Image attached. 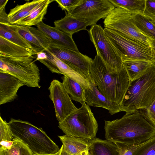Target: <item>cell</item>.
Instances as JSON below:
<instances>
[{
    "mask_svg": "<svg viewBox=\"0 0 155 155\" xmlns=\"http://www.w3.org/2000/svg\"><path fill=\"white\" fill-rule=\"evenodd\" d=\"M105 137L114 143L138 146L155 137V127L141 111L126 113L122 117L105 120Z\"/></svg>",
    "mask_w": 155,
    "mask_h": 155,
    "instance_id": "6da1fadb",
    "label": "cell"
},
{
    "mask_svg": "<svg viewBox=\"0 0 155 155\" xmlns=\"http://www.w3.org/2000/svg\"><path fill=\"white\" fill-rule=\"evenodd\" d=\"M89 72L91 81L100 92L109 101L120 106L130 83L124 66L119 72L111 73L97 54L90 66Z\"/></svg>",
    "mask_w": 155,
    "mask_h": 155,
    "instance_id": "7a4b0ae2",
    "label": "cell"
},
{
    "mask_svg": "<svg viewBox=\"0 0 155 155\" xmlns=\"http://www.w3.org/2000/svg\"><path fill=\"white\" fill-rule=\"evenodd\" d=\"M155 101V64L137 80L130 82L120 106L126 113L148 108Z\"/></svg>",
    "mask_w": 155,
    "mask_h": 155,
    "instance_id": "3957f363",
    "label": "cell"
},
{
    "mask_svg": "<svg viewBox=\"0 0 155 155\" xmlns=\"http://www.w3.org/2000/svg\"><path fill=\"white\" fill-rule=\"evenodd\" d=\"M14 137L26 144L34 154L56 153L60 148L41 128L20 119L11 118L8 122Z\"/></svg>",
    "mask_w": 155,
    "mask_h": 155,
    "instance_id": "277c9868",
    "label": "cell"
},
{
    "mask_svg": "<svg viewBox=\"0 0 155 155\" xmlns=\"http://www.w3.org/2000/svg\"><path fill=\"white\" fill-rule=\"evenodd\" d=\"M58 127L69 136L91 140L96 137L98 124L89 106L85 102L63 120Z\"/></svg>",
    "mask_w": 155,
    "mask_h": 155,
    "instance_id": "5b68a950",
    "label": "cell"
},
{
    "mask_svg": "<svg viewBox=\"0 0 155 155\" xmlns=\"http://www.w3.org/2000/svg\"><path fill=\"white\" fill-rule=\"evenodd\" d=\"M33 56L14 57L0 55V71L10 74L26 86L40 88V70Z\"/></svg>",
    "mask_w": 155,
    "mask_h": 155,
    "instance_id": "8992f818",
    "label": "cell"
},
{
    "mask_svg": "<svg viewBox=\"0 0 155 155\" xmlns=\"http://www.w3.org/2000/svg\"><path fill=\"white\" fill-rule=\"evenodd\" d=\"M90 40L109 71L119 72L124 67L121 55L110 41L104 29L99 25L91 26L88 31Z\"/></svg>",
    "mask_w": 155,
    "mask_h": 155,
    "instance_id": "52a82bcc",
    "label": "cell"
},
{
    "mask_svg": "<svg viewBox=\"0 0 155 155\" xmlns=\"http://www.w3.org/2000/svg\"><path fill=\"white\" fill-rule=\"evenodd\" d=\"M135 14L123 8L115 7L104 19V28L150 46V39L142 34L132 21L131 18Z\"/></svg>",
    "mask_w": 155,
    "mask_h": 155,
    "instance_id": "ba28073f",
    "label": "cell"
},
{
    "mask_svg": "<svg viewBox=\"0 0 155 155\" xmlns=\"http://www.w3.org/2000/svg\"><path fill=\"white\" fill-rule=\"evenodd\" d=\"M104 31L108 38L123 58L149 61L153 63L150 46L128 38L120 33L106 28Z\"/></svg>",
    "mask_w": 155,
    "mask_h": 155,
    "instance_id": "9c48e42d",
    "label": "cell"
},
{
    "mask_svg": "<svg viewBox=\"0 0 155 155\" xmlns=\"http://www.w3.org/2000/svg\"><path fill=\"white\" fill-rule=\"evenodd\" d=\"M115 8L109 0H84L81 4L68 13L92 26L96 24L100 19H104Z\"/></svg>",
    "mask_w": 155,
    "mask_h": 155,
    "instance_id": "30bf717a",
    "label": "cell"
},
{
    "mask_svg": "<svg viewBox=\"0 0 155 155\" xmlns=\"http://www.w3.org/2000/svg\"><path fill=\"white\" fill-rule=\"evenodd\" d=\"M46 50L85 76L90 83H93L89 72L90 66L93 61L92 58L82 54L79 51L54 45H51Z\"/></svg>",
    "mask_w": 155,
    "mask_h": 155,
    "instance_id": "8fae6325",
    "label": "cell"
},
{
    "mask_svg": "<svg viewBox=\"0 0 155 155\" xmlns=\"http://www.w3.org/2000/svg\"><path fill=\"white\" fill-rule=\"evenodd\" d=\"M49 98L52 101L55 116L58 122L63 120L78 108L71 101L62 82L57 79L53 80L48 88Z\"/></svg>",
    "mask_w": 155,
    "mask_h": 155,
    "instance_id": "7c38bea8",
    "label": "cell"
},
{
    "mask_svg": "<svg viewBox=\"0 0 155 155\" xmlns=\"http://www.w3.org/2000/svg\"><path fill=\"white\" fill-rule=\"evenodd\" d=\"M11 25L30 45L35 54L46 51L51 45V41L38 28Z\"/></svg>",
    "mask_w": 155,
    "mask_h": 155,
    "instance_id": "4fadbf2b",
    "label": "cell"
},
{
    "mask_svg": "<svg viewBox=\"0 0 155 155\" xmlns=\"http://www.w3.org/2000/svg\"><path fill=\"white\" fill-rule=\"evenodd\" d=\"M49 60L46 66L52 73L62 74L78 82L84 89H91V83L84 76L73 69L47 50L45 51Z\"/></svg>",
    "mask_w": 155,
    "mask_h": 155,
    "instance_id": "5bb4252c",
    "label": "cell"
},
{
    "mask_svg": "<svg viewBox=\"0 0 155 155\" xmlns=\"http://www.w3.org/2000/svg\"><path fill=\"white\" fill-rule=\"evenodd\" d=\"M25 85L24 82L13 75L0 71V105L16 99L18 89Z\"/></svg>",
    "mask_w": 155,
    "mask_h": 155,
    "instance_id": "9a60e30c",
    "label": "cell"
},
{
    "mask_svg": "<svg viewBox=\"0 0 155 155\" xmlns=\"http://www.w3.org/2000/svg\"><path fill=\"white\" fill-rule=\"evenodd\" d=\"M37 26L51 41V45L79 51L73 39L72 35L64 33L43 21L38 24Z\"/></svg>",
    "mask_w": 155,
    "mask_h": 155,
    "instance_id": "2e32d148",
    "label": "cell"
},
{
    "mask_svg": "<svg viewBox=\"0 0 155 155\" xmlns=\"http://www.w3.org/2000/svg\"><path fill=\"white\" fill-rule=\"evenodd\" d=\"M91 88L85 89L84 92L85 102L87 105L105 109L111 115L122 111L120 106L107 99L100 92L94 83H91Z\"/></svg>",
    "mask_w": 155,
    "mask_h": 155,
    "instance_id": "e0dca14e",
    "label": "cell"
},
{
    "mask_svg": "<svg viewBox=\"0 0 155 155\" xmlns=\"http://www.w3.org/2000/svg\"><path fill=\"white\" fill-rule=\"evenodd\" d=\"M64 150L70 155H88L89 140L65 134L58 136Z\"/></svg>",
    "mask_w": 155,
    "mask_h": 155,
    "instance_id": "ac0fdd59",
    "label": "cell"
},
{
    "mask_svg": "<svg viewBox=\"0 0 155 155\" xmlns=\"http://www.w3.org/2000/svg\"><path fill=\"white\" fill-rule=\"evenodd\" d=\"M55 27L67 34L72 35L80 31L86 30L89 26L86 21L75 18L65 11V15L63 18L54 22Z\"/></svg>",
    "mask_w": 155,
    "mask_h": 155,
    "instance_id": "d6986e66",
    "label": "cell"
},
{
    "mask_svg": "<svg viewBox=\"0 0 155 155\" xmlns=\"http://www.w3.org/2000/svg\"><path fill=\"white\" fill-rule=\"evenodd\" d=\"M122 60L130 82L143 76L153 64L151 61L144 60L123 58Z\"/></svg>",
    "mask_w": 155,
    "mask_h": 155,
    "instance_id": "ffe728a7",
    "label": "cell"
},
{
    "mask_svg": "<svg viewBox=\"0 0 155 155\" xmlns=\"http://www.w3.org/2000/svg\"><path fill=\"white\" fill-rule=\"evenodd\" d=\"M89 155H119V149L114 142L96 137L89 140Z\"/></svg>",
    "mask_w": 155,
    "mask_h": 155,
    "instance_id": "44dd1931",
    "label": "cell"
},
{
    "mask_svg": "<svg viewBox=\"0 0 155 155\" xmlns=\"http://www.w3.org/2000/svg\"><path fill=\"white\" fill-rule=\"evenodd\" d=\"M35 54L30 49L21 46L0 36V55L20 57L33 56Z\"/></svg>",
    "mask_w": 155,
    "mask_h": 155,
    "instance_id": "7402d4cb",
    "label": "cell"
},
{
    "mask_svg": "<svg viewBox=\"0 0 155 155\" xmlns=\"http://www.w3.org/2000/svg\"><path fill=\"white\" fill-rule=\"evenodd\" d=\"M53 0H42L39 5L29 14L19 20L15 25L26 26L37 25L42 21L48 7Z\"/></svg>",
    "mask_w": 155,
    "mask_h": 155,
    "instance_id": "603a6c76",
    "label": "cell"
},
{
    "mask_svg": "<svg viewBox=\"0 0 155 155\" xmlns=\"http://www.w3.org/2000/svg\"><path fill=\"white\" fill-rule=\"evenodd\" d=\"M42 0H34L21 5H18L11 9L8 14V21L15 25L19 20L25 17L37 7Z\"/></svg>",
    "mask_w": 155,
    "mask_h": 155,
    "instance_id": "cb8c5ba5",
    "label": "cell"
},
{
    "mask_svg": "<svg viewBox=\"0 0 155 155\" xmlns=\"http://www.w3.org/2000/svg\"><path fill=\"white\" fill-rule=\"evenodd\" d=\"M62 83L71 100L81 104L85 102L84 89L78 82L64 75L61 77Z\"/></svg>",
    "mask_w": 155,
    "mask_h": 155,
    "instance_id": "d4e9b609",
    "label": "cell"
},
{
    "mask_svg": "<svg viewBox=\"0 0 155 155\" xmlns=\"http://www.w3.org/2000/svg\"><path fill=\"white\" fill-rule=\"evenodd\" d=\"M0 36L18 45L32 50L30 45L9 23H0Z\"/></svg>",
    "mask_w": 155,
    "mask_h": 155,
    "instance_id": "484cf974",
    "label": "cell"
},
{
    "mask_svg": "<svg viewBox=\"0 0 155 155\" xmlns=\"http://www.w3.org/2000/svg\"><path fill=\"white\" fill-rule=\"evenodd\" d=\"M138 29L147 38L155 40V25L143 15L135 14L131 18Z\"/></svg>",
    "mask_w": 155,
    "mask_h": 155,
    "instance_id": "4316f807",
    "label": "cell"
},
{
    "mask_svg": "<svg viewBox=\"0 0 155 155\" xmlns=\"http://www.w3.org/2000/svg\"><path fill=\"white\" fill-rule=\"evenodd\" d=\"M115 7L123 8L135 14L143 15L146 0H109Z\"/></svg>",
    "mask_w": 155,
    "mask_h": 155,
    "instance_id": "83f0119b",
    "label": "cell"
},
{
    "mask_svg": "<svg viewBox=\"0 0 155 155\" xmlns=\"http://www.w3.org/2000/svg\"><path fill=\"white\" fill-rule=\"evenodd\" d=\"M14 143L10 149L2 146L0 147V155H34L28 147L20 139L14 137Z\"/></svg>",
    "mask_w": 155,
    "mask_h": 155,
    "instance_id": "f1b7e54d",
    "label": "cell"
},
{
    "mask_svg": "<svg viewBox=\"0 0 155 155\" xmlns=\"http://www.w3.org/2000/svg\"><path fill=\"white\" fill-rule=\"evenodd\" d=\"M133 155H155V137L139 147Z\"/></svg>",
    "mask_w": 155,
    "mask_h": 155,
    "instance_id": "f546056e",
    "label": "cell"
},
{
    "mask_svg": "<svg viewBox=\"0 0 155 155\" xmlns=\"http://www.w3.org/2000/svg\"><path fill=\"white\" fill-rule=\"evenodd\" d=\"M14 137L8 123L3 120L0 115V141H12Z\"/></svg>",
    "mask_w": 155,
    "mask_h": 155,
    "instance_id": "4dcf8cb0",
    "label": "cell"
},
{
    "mask_svg": "<svg viewBox=\"0 0 155 155\" xmlns=\"http://www.w3.org/2000/svg\"><path fill=\"white\" fill-rule=\"evenodd\" d=\"M84 0H55L62 10L69 12L81 4Z\"/></svg>",
    "mask_w": 155,
    "mask_h": 155,
    "instance_id": "1f68e13d",
    "label": "cell"
},
{
    "mask_svg": "<svg viewBox=\"0 0 155 155\" xmlns=\"http://www.w3.org/2000/svg\"><path fill=\"white\" fill-rule=\"evenodd\" d=\"M143 15L151 22H155V0H146Z\"/></svg>",
    "mask_w": 155,
    "mask_h": 155,
    "instance_id": "d6a6232c",
    "label": "cell"
},
{
    "mask_svg": "<svg viewBox=\"0 0 155 155\" xmlns=\"http://www.w3.org/2000/svg\"><path fill=\"white\" fill-rule=\"evenodd\" d=\"M115 143L118 146L119 149V155H133L136 149L143 144L138 146H133L122 143Z\"/></svg>",
    "mask_w": 155,
    "mask_h": 155,
    "instance_id": "836d02e7",
    "label": "cell"
},
{
    "mask_svg": "<svg viewBox=\"0 0 155 155\" xmlns=\"http://www.w3.org/2000/svg\"><path fill=\"white\" fill-rule=\"evenodd\" d=\"M144 110V114L148 120L155 127V101L151 105Z\"/></svg>",
    "mask_w": 155,
    "mask_h": 155,
    "instance_id": "e575fe53",
    "label": "cell"
},
{
    "mask_svg": "<svg viewBox=\"0 0 155 155\" xmlns=\"http://www.w3.org/2000/svg\"><path fill=\"white\" fill-rule=\"evenodd\" d=\"M6 2L2 5L0 6V23L9 24L8 15L5 12V7L7 3ZM10 24V23H9Z\"/></svg>",
    "mask_w": 155,
    "mask_h": 155,
    "instance_id": "d590c367",
    "label": "cell"
},
{
    "mask_svg": "<svg viewBox=\"0 0 155 155\" xmlns=\"http://www.w3.org/2000/svg\"><path fill=\"white\" fill-rule=\"evenodd\" d=\"M14 143L12 140L10 141H0V146H2L8 149H10Z\"/></svg>",
    "mask_w": 155,
    "mask_h": 155,
    "instance_id": "8d00e7d4",
    "label": "cell"
},
{
    "mask_svg": "<svg viewBox=\"0 0 155 155\" xmlns=\"http://www.w3.org/2000/svg\"><path fill=\"white\" fill-rule=\"evenodd\" d=\"M149 40L153 60V63L155 64V40L150 39Z\"/></svg>",
    "mask_w": 155,
    "mask_h": 155,
    "instance_id": "74e56055",
    "label": "cell"
},
{
    "mask_svg": "<svg viewBox=\"0 0 155 155\" xmlns=\"http://www.w3.org/2000/svg\"><path fill=\"white\" fill-rule=\"evenodd\" d=\"M36 54L37 55L36 60L38 61L46 59L47 58V53L45 51L37 53Z\"/></svg>",
    "mask_w": 155,
    "mask_h": 155,
    "instance_id": "f35d334b",
    "label": "cell"
},
{
    "mask_svg": "<svg viewBox=\"0 0 155 155\" xmlns=\"http://www.w3.org/2000/svg\"><path fill=\"white\" fill-rule=\"evenodd\" d=\"M61 149L60 155H70L68 154L63 149L62 146L60 148Z\"/></svg>",
    "mask_w": 155,
    "mask_h": 155,
    "instance_id": "ab89813d",
    "label": "cell"
},
{
    "mask_svg": "<svg viewBox=\"0 0 155 155\" xmlns=\"http://www.w3.org/2000/svg\"><path fill=\"white\" fill-rule=\"evenodd\" d=\"M61 149L60 148V151L58 152L52 154H34V155H60V152H61Z\"/></svg>",
    "mask_w": 155,
    "mask_h": 155,
    "instance_id": "60d3db41",
    "label": "cell"
},
{
    "mask_svg": "<svg viewBox=\"0 0 155 155\" xmlns=\"http://www.w3.org/2000/svg\"><path fill=\"white\" fill-rule=\"evenodd\" d=\"M152 22L155 25V22Z\"/></svg>",
    "mask_w": 155,
    "mask_h": 155,
    "instance_id": "b9f144b4",
    "label": "cell"
},
{
    "mask_svg": "<svg viewBox=\"0 0 155 155\" xmlns=\"http://www.w3.org/2000/svg\"><path fill=\"white\" fill-rule=\"evenodd\" d=\"M88 155H89V154H88Z\"/></svg>",
    "mask_w": 155,
    "mask_h": 155,
    "instance_id": "7bdbcfd3",
    "label": "cell"
}]
</instances>
